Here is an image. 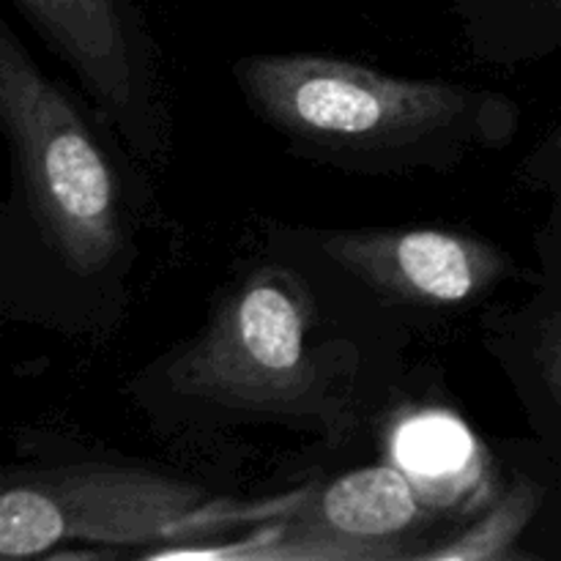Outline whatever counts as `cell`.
I'll return each mask as SVG.
<instances>
[{
	"label": "cell",
	"mask_w": 561,
	"mask_h": 561,
	"mask_svg": "<svg viewBox=\"0 0 561 561\" xmlns=\"http://www.w3.org/2000/svg\"><path fill=\"white\" fill-rule=\"evenodd\" d=\"M233 82L290 153L359 175L449 173L507 148L520 126V107L502 91L387 75L340 55H244Z\"/></svg>",
	"instance_id": "1"
},
{
	"label": "cell",
	"mask_w": 561,
	"mask_h": 561,
	"mask_svg": "<svg viewBox=\"0 0 561 561\" xmlns=\"http://www.w3.org/2000/svg\"><path fill=\"white\" fill-rule=\"evenodd\" d=\"M310 288L283 266L252 268L214 305L206 327L159 359L135 392L181 425H272L345 442L359 427L356 354L316 340Z\"/></svg>",
	"instance_id": "2"
},
{
	"label": "cell",
	"mask_w": 561,
	"mask_h": 561,
	"mask_svg": "<svg viewBox=\"0 0 561 561\" xmlns=\"http://www.w3.org/2000/svg\"><path fill=\"white\" fill-rule=\"evenodd\" d=\"M312 488L239 502L201 482L137 463L66 460L22 466L0 488V557H49L66 546L146 548L168 559L181 542L294 515Z\"/></svg>",
	"instance_id": "3"
},
{
	"label": "cell",
	"mask_w": 561,
	"mask_h": 561,
	"mask_svg": "<svg viewBox=\"0 0 561 561\" xmlns=\"http://www.w3.org/2000/svg\"><path fill=\"white\" fill-rule=\"evenodd\" d=\"M0 126L44 247L75 277H107L131 255L124 173L104 118L44 75L0 25Z\"/></svg>",
	"instance_id": "4"
},
{
	"label": "cell",
	"mask_w": 561,
	"mask_h": 561,
	"mask_svg": "<svg viewBox=\"0 0 561 561\" xmlns=\"http://www.w3.org/2000/svg\"><path fill=\"white\" fill-rule=\"evenodd\" d=\"M88 102L148 168L170 153L159 49L137 0H14Z\"/></svg>",
	"instance_id": "5"
},
{
	"label": "cell",
	"mask_w": 561,
	"mask_h": 561,
	"mask_svg": "<svg viewBox=\"0 0 561 561\" xmlns=\"http://www.w3.org/2000/svg\"><path fill=\"white\" fill-rule=\"evenodd\" d=\"M436 513L420 488L398 466H365L337 477L329 488L263 531V540L241 546L195 548L203 559H307V561H394L414 559Z\"/></svg>",
	"instance_id": "6"
},
{
	"label": "cell",
	"mask_w": 561,
	"mask_h": 561,
	"mask_svg": "<svg viewBox=\"0 0 561 561\" xmlns=\"http://www.w3.org/2000/svg\"><path fill=\"white\" fill-rule=\"evenodd\" d=\"M312 247L376 299L414 310H463L515 277L510 252L453 228L312 230Z\"/></svg>",
	"instance_id": "7"
},
{
	"label": "cell",
	"mask_w": 561,
	"mask_h": 561,
	"mask_svg": "<svg viewBox=\"0 0 561 561\" xmlns=\"http://www.w3.org/2000/svg\"><path fill=\"white\" fill-rule=\"evenodd\" d=\"M542 491L520 477L480 520L460 529L458 535L422 548L420 561H510L524 553L515 551L526 526L540 510Z\"/></svg>",
	"instance_id": "8"
},
{
	"label": "cell",
	"mask_w": 561,
	"mask_h": 561,
	"mask_svg": "<svg viewBox=\"0 0 561 561\" xmlns=\"http://www.w3.org/2000/svg\"><path fill=\"white\" fill-rule=\"evenodd\" d=\"M537 359L542 362V373H546L548 389H551V394L561 405V316H557L551 323H548L546 334H542L540 340Z\"/></svg>",
	"instance_id": "9"
},
{
	"label": "cell",
	"mask_w": 561,
	"mask_h": 561,
	"mask_svg": "<svg viewBox=\"0 0 561 561\" xmlns=\"http://www.w3.org/2000/svg\"><path fill=\"white\" fill-rule=\"evenodd\" d=\"M546 151L548 153H559V157H561V118L557 121V129H553L551 137L546 140Z\"/></svg>",
	"instance_id": "10"
}]
</instances>
